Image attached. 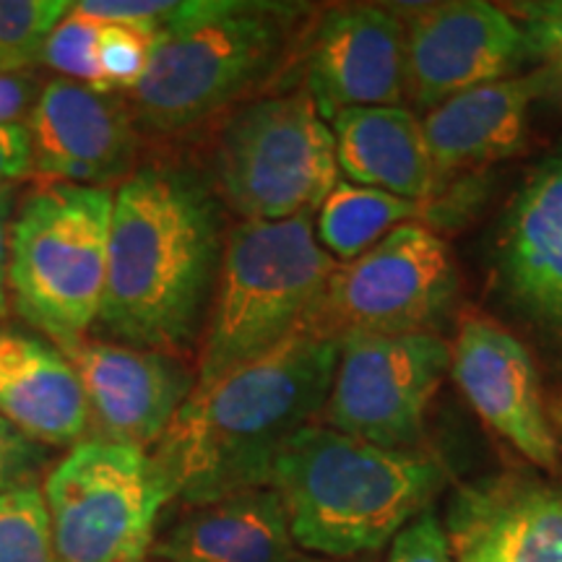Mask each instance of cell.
Segmentation results:
<instances>
[{
    "label": "cell",
    "mask_w": 562,
    "mask_h": 562,
    "mask_svg": "<svg viewBox=\"0 0 562 562\" xmlns=\"http://www.w3.org/2000/svg\"><path fill=\"white\" fill-rule=\"evenodd\" d=\"M216 193L175 165L138 167L112 203L97 326L125 347L182 355L201 331L222 261Z\"/></svg>",
    "instance_id": "1"
},
{
    "label": "cell",
    "mask_w": 562,
    "mask_h": 562,
    "mask_svg": "<svg viewBox=\"0 0 562 562\" xmlns=\"http://www.w3.org/2000/svg\"><path fill=\"white\" fill-rule=\"evenodd\" d=\"M302 91L328 123L349 108L402 104L406 97V26L375 3L328 9L302 58Z\"/></svg>",
    "instance_id": "13"
},
{
    "label": "cell",
    "mask_w": 562,
    "mask_h": 562,
    "mask_svg": "<svg viewBox=\"0 0 562 562\" xmlns=\"http://www.w3.org/2000/svg\"><path fill=\"white\" fill-rule=\"evenodd\" d=\"M284 503L273 487H256L188 505L151 552L161 562H300Z\"/></svg>",
    "instance_id": "20"
},
{
    "label": "cell",
    "mask_w": 562,
    "mask_h": 562,
    "mask_svg": "<svg viewBox=\"0 0 562 562\" xmlns=\"http://www.w3.org/2000/svg\"><path fill=\"white\" fill-rule=\"evenodd\" d=\"M336 266L311 216L235 224L224 237L195 385L220 381L305 331Z\"/></svg>",
    "instance_id": "5"
},
{
    "label": "cell",
    "mask_w": 562,
    "mask_h": 562,
    "mask_svg": "<svg viewBox=\"0 0 562 562\" xmlns=\"http://www.w3.org/2000/svg\"><path fill=\"white\" fill-rule=\"evenodd\" d=\"M389 562H453L451 542L438 513L427 508L393 537Z\"/></svg>",
    "instance_id": "28"
},
{
    "label": "cell",
    "mask_w": 562,
    "mask_h": 562,
    "mask_svg": "<svg viewBox=\"0 0 562 562\" xmlns=\"http://www.w3.org/2000/svg\"><path fill=\"white\" fill-rule=\"evenodd\" d=\"M419 220L430 222V203L339 180L321 203L315 237L328 256L347 263L381 243L389 232L402 224H419Z\"/></svg>",
    "instance_id": "22"
},
{
    "label": "cell",
    "mask_w": 562,
    "mask_h": 562,
    "mask_svg": "<svg viewBox=\"0 0 562 562\" xmlns=\"http://www.w3.org/2000/svg\"><path fill=\"white\" fill-rule=\"evenodd\" d=\"M339 172L349 182L432 203L442 186L422 117L404 104L349 108L331 121Z\"/></svg>",
    "instance_id": "21"
},
{
    "label": "cell",
    "mask_w": 562,
    "mask_h": 562,
    "mask_svg": "<svg viewBox=\"0 0 562 562\" xmlns=\"http://www.w3.org/2000/svg\"><path fill=\"white\" fill-rule=\"evenodd\" d=\"M97 34H100V21L70 5V11L47 40L42 63L58 70L60 79L87 83L91 89L104 91L100 68H97Z\"/></svg>",
    "instance_id": "26"
},
{
    "label": "cell",
    "mask_w": 562,
    "mask_h": 562,
    "mask_svg": "<svg viewBox=\"0 0 562 562\" xmlns=\"http://www.w3.org/2000/svg\"><path fill=\"white\" fill-rule=\"evenodd\" d=\"M547 402V417H550V425L554 430V438H558V446L562 451V391H554Z\"/></svg>",
    "instance_id": "33"
},
{
    "label": "cell",
    "mask_w": 562,
    "mask_h": 562,
    "mask_svg": "<svg viewBox=\"0 0 562 562\" xmlns=\"http://www.w3.org/2000/svg\"><path fill=\"white\" fill-rule=\"evenodd\" d=\"M336 362L339 339L307 326L261 360L195 385L151 453L170 495L203 505L271 487L281 446L326 406Z\"/></svg>",
    "instance_id": "2"
},
{
    "label": "cell",
    "mask_w": 562,
    "mask_h": 562,
    "mask_svg": "<svg viewBox=\"0 0 562 562\" xmlns=\"http://www.w3.org/2000/svg\"><path fill=\"white\" fill-rule=\"evenodd\" d=\"M448 469L419 448H383L328 425H307L281 446L271 487L294 544L323 560L381 552L432 508Z\"/></svg>",
    "instance_id": "3"
},
{
    "label": "cell",
    "mask_w": 562,
    "mask_h": 562,
    "mask_svg": "<svg viewBox=\"0 0 562 562\" xmlns=\"http://www.w3.org/2000/svg\"><path fill=\"white\" fill-rule=\"evenodd\" d=\"M537 100H542V91L533 74H518L461 91L427 112L422 128L440 186L456 172L521 151Z\"/></svg>",
    "instance_id": "18"
},
{
    "label": "cell",
    "mask_w": 562,
    "mask_h": 562,
    "mask_svg": "<svg viewBox=\"0 0 562 562\" xmlns=\"http://www.w3.org/2000/svg\"><path fill=\"white\" fill-rule=\"evenodd\" d=\"M451 250L425 224H402L328 279L311 328L331 339L344 334L435 331L456 294Z\"/></svg>",
    "instance_id": "9"
},
{
    "label": "cell",
    "mask_w": 562,
    "mask_h": 562,
    "mask_svg": "<svg viewBox=\"0 0 562 562\" xmlns=\"http://www.w3.org/2000/svg\"><path fill=\"white\" fill-rule=\"evenodd\" d=\"M442 526L459 562H562V482L480 476L453 490Z\"/></svg>",
    "instance_id": "16"
},
{
    "label": "cell",
    "mask_w": 562,
    "mask_h": 562,
    "mask_svg": "<svg viewBox=\"0 0 562 562\" xmlns=\"http://www.w3.org/2000/svg\"><path fill=\"white\" fill-rule=\"evenodd\" d=\"M40 89L30 74L0 76V125L21 123L37 102Z\"/></svg>",
    "instance_id": "31"
},
{
    "label": "cell",
    "mask_w": 562,
    "mask_h": 562,
    "mask_svg": "<svg viewBox=\"0 0 562 562\" xmlns=\"http://www.w3.org/2000/svg\"><path fill=\"white\" fill-rule=\"evenodd\" d=\"M16 186H0V318L9 311V235L16 214Z\"/></svg>",
    "instance_id": "32"
},
{
    "label": "cell",
    "mask_w": 562,
    "mask_h": 562,
    "mask_svg": "<svg viewBox=\"0 0 562 562\" xmlns=\"http://www.w3.org/2000/svg\"><path fill=\"white\" fill-rule=\"evenodd\" d=\"M336 182L331 123L302 89L240 104L211 151V191L243 222L313 216Z\"/></svg>",
    "instance_id": "7"
},
{
    "label": "cell",
    "mask_w": 562,
    "mask_h": 562,
    "mask_svg": "<svg viewBox=\"0 0 562 562\" xmlns=\"http://www.w3.org/2000/svg\"><path fill=\"white\" fill-rule=\"evenodd\" d=\"M30 175H34V161L26 123L0 125V186H16Z\"/></svg>",
    "instance_id": "30"
},
{
    "label": "cell",
    "mask_w": 562,
    "mask_h": 562,
    "mask_svg": "<svg viewBox=\"0 0 562 562\" xmlns=\"http://www.w3.org/2000/svg\"><path fill=\"white\" fill-rule=\"evenodd\" d=\"M70 5L66 0H0V76L24 74L40 63Z\"/></svg>",
    "instance_id": "24"
},
{
    "label": "cell",
    "mask_w": 562,
    "mask_h": 562,
    "mask_svg": "<svg viewBox=\"0 0 562 562\" xmlns=\"http://www.w3.org/2000/svg\"><path fill=\"white\" fill-rule=\"evenodd\" d=\"M521 26L533 79L542 97L562 102V0H524L505 5Z\"/></svg>",
    "instance_id": "25"
},
{
    "label": "cell",
    "mask_w": 562,
    "mask_h": 562,
    "mask_svg": "<svg viewBox=\"0 0 562 562\" xmlns=\"http://www.w3.org/2000/svg\"><path fill=\"white\" fill-rule=\"evenodd\" d=\"M402 19L406 94L425 112L461 91L518 76L529 63L521 26L505 5L451 0L419 5Z\"/></svg>",
    "instance_id": "11"
},
{
    "label": "cell",
    "mask_w": 562,
    "mask_h": 562,
    "mask_svg": "<svg viewBox=\"0 0 562 562\" xmlns=\"http://www.w3.org/2000/svg\"><path fill=\"white\" fill-rule=\"evenodd\" d=\"M300 562H349V560H323V558H321V560H318V558L311 560V558H302Z\"/></svg>",
    "instance_id": "34"
},
{
    "label": "cell",
    "mask_w": 562,
    "mask_h": 562,
    "mask_svg": "<svg viewBox=\"0 0 562 562\" xmlns=\"http://www.w3.org/2000/svg\"><path fill=\"white\" fill-rule=\"evenodd\" d=\"M0 562H60L45 492L34 482L0 495Z\"/></svg>",
    "instance_id": "23"
},
{
    "label": "cell",
    "mask_w": 562,
    "mask_h": 562,
    "mask_svg": "<svg viewBox=\"0 0 562 562\" xmlns=\"http://www.w3.org/2000/svg\"><path fill=\"white\" fill-rule=\"evenodd\" d=\"M34 175L47 182L110 188L138 170L140 136L117 91L53 79L26 115Z\"/></svg>",
    "instance_id": "12"
},
{
    "label": "cell",
    "mask_w": 562,
    "mask_h": 562,
    "mask_svg": "<svg viewBox=\"0 0 562 562\" xmlns=\"http://www.w3.org/2000/svg\"><path fill=\"white\" fill-rule=\"evenodd\" d=\"M42 492L60 562H146L172 501L151 453L100 438L76 442Z\"/></svg>",
    "instance_id": "8"
},
{
    "label": "cell",
    "mask_w": 562,
    "mask_h": 562,
    "mask_svg": "<svg viewBox=\"0 0 562 562\" xmlns=\"http://www.w3.org/2000/svg\"><path fill=\"white\" fill-rule=\"evenodd\" d=\"M40 461V442L0 417V495L30 484V474Z\"/></svg>",
    "instance_id": "29"
},
{
    "label": "cell",
    "mask_w": 562,
    "mask_h": 562,
    "mask_svg": "<svg viewBox=\"0 0 562 562\" xmlns=\"http://www.w3.org/2000/svg\"><path fill=\"white\" fill-rule=\"evenodd\" d=\"M79 375L94 438L146 451L157 446L195 389V378L175 355L108 341L60 347Z\"/></svg>",
    "instance_id": "15"
},
{
    "label": "cell",
    "mask_w": 562,
    "mask_h": 562,
    "mask_svg": "<svg viewBox=\"0 0 562 562\" xmlns=\"http://www.w3.org/2000/svg\"><path fill=\"white\" fill-rule=\"evenodd\" d=\"M451 344L435 331L344 334L323 425L383 448H417Z\"/></svg>",
    "instance_id": "10"
},
{
    "label": "cell",
    "mask_w": 562,
    "mask_h": 562,
    "mask_svg": "<svg viewBox=\"0 0 562 562\" xmlns=\"http://www.w3.org/2000/svg\"><path fill=\"white\" fill-rule=\"evenodd\" d=\"M497 271L510 305L562 351V151L539 161L505 209Z\"/></svg>",
    "instance_id": "17"
},
{
    "label": "cell",
    "mask_w": 562,
    "mask_h": 562,
    "mask_svg": "<svg viewBox=\"0 0 562 562\" xmlns=\"http://www.w3.org/2000/svg\"><path fill=\"white\" fill-rule=\"evenodd\" d=\"M151 34L131 24H104L97 34V68L104 91L128 94L149 70Z\"/></svg>",
    "instance_id": "27"
},
{
    "label": "cell",
    "mask_w": 562,
    "mask_h": 562,
    "mask_svg": "<svg viewBox=\"0 0 562 562\" xmlns=\"http://www.w3.org/2000/svg\"><path fill=\"white\" fill-rule=\"evenodd\" d=\"M451 375L474 412L531 467L560 472V446L547 417L537 362L526 344L487 315L461 321Z\"/></svg>",
    "instance_id": "14"
},
{
    "label": "cell",
    "mask_w": 562,
    "mask_h": 562,
    "mask_svg": "<svg viewBox=\"0 0 562 562\" xmlns=\"http://www.w3.org/2000/svg\"><path fill=\"white\" fill-rule=\"evenodd\" d=\"M112 188L40 182L21 199L9 235V292L16 313L70 344L100 318L112 227Z\"/></svg>",
    "instance_id": "6"
},
{
    "label": "cell",
    "mask_w": 562,
    "mask_h": 562,
    "mask_svg": "<svg viewBox=\"0 0 562 562\" xmlns=\"http://www.w3.org/2000/svg\"><path fill=\"white\" fill-rule=\"evenodd\" d=\"M0 417L40 446H76L89 432L81 381L58 344L0 326Z\"/></svg>",
    "instance_id": "19"
},
{
    "label": "cell",
    "mask_w": 562,
    "mask_h": 562,
    "mask_svg": "<svg viewBox=\"0 0 562 562\" xmlns=\"http://www.w3.org/2000/svg\"><path fill=\"white\" fill-rule=\"evenodd\" d=\"M297 9L252 0H186L154 34L149 70L125 94L140 133L199 128L271 76Z\"/></svg>",
    "instance_id": "4"
}]
</instances>
